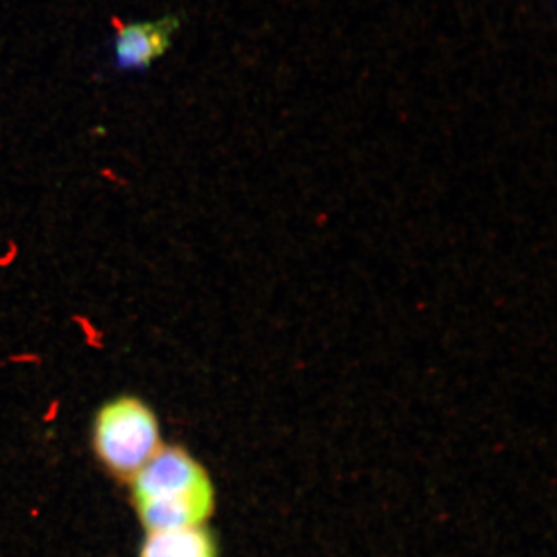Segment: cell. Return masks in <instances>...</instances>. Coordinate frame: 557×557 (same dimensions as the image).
<instances>
[{"instance_id": "1", "label": "cell", "mask_w": 557, "mask_h": 557, "mask_svg": "<svg viewBox=\"0 0 557 557\" xmlns=\"http://www.w3.org/2000/svg\"><path fill=\"white\" fill-rule=\"evenodd\" d=\"M129 485L132 505L146 531L205 525L214 515V483L182 446H161Z\"/></svg>"}, {"instance_id": "2", "label": "cell", "mask_w": 557, "mask_h": 557, "mask_svg": "<svg viewBox=\"0 0 557 557\" xmlns=\"http://www.w3.org/2000/svg\"><path fill=\"white\" fill-rule=\"evenodd\" d=\"M161 446L159 417L145 399L120 395L98 409L91 424V449L119 482L129 483Z\"/></svg>"}, {"instance_id": "3", "label": "cell", "mask_w": 557, "mask_h": 557, "mask_svg": "<svg viewBox=\"0 0 557 557\" xmlns=\"http://www.w3.org/2000/svg\"><path fill=\"white\" fill-rule=\"evenodd\" d=\"M182 27L178 14L153 21L120 22L112 38V67L120 73H145L170 51Z\"/></svg>"}, {"instance_id": "4", "label": "cell", "mask_w": 557, "mask_h": 557, "mask_svg": "<svg viewBox=\"0 0 557 557\" xmlns=\"http://www.w3.org/2000/svg\"><path fill=\"white\" fill-rule=\"evenodd\" d=\"M139 557H219L218 544L205 525L146 531Z\"/></svg>"}]
</instances>
